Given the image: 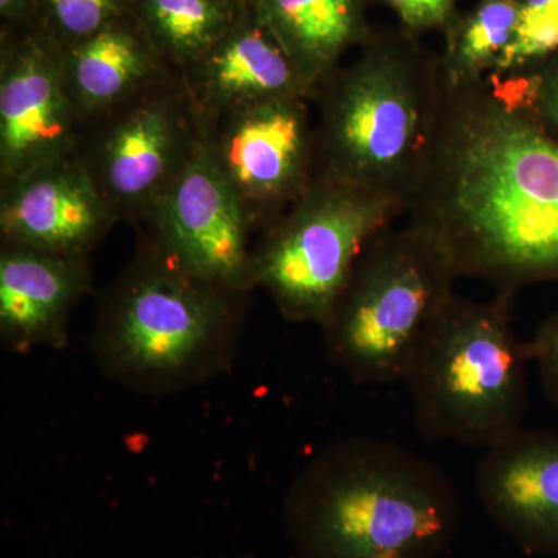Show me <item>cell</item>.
I'll use <instances>...</instances> for the list:
<instances>
[{"mask_svg": "<svg viewBox=\"0 0 558 558\" xmlns=\"http://www.w3.org/2000/svg\"><path fill=\"white\" fill-rule=\"evenodd\" d=\"M405 213L459 278L512 296L558 284V142L529 110L521 73L444 75L435 134Z\"/></svg>", "mask_w": 558, "mask_h": 558, "instance_id": "6da1fadb", "label": "cell"}, {"mask_svg": "<svg viewBox=\"0 0 558 558\" xmlns=\"http://www.w3.org/2000/svg\"><path fill=\"white\" fill-rule=\"evenodd\" d=\"M281 519L296 558H440L457 537L461 499L429 459L352 436L296 473Z\"/></svg>", "mask_w": 558, "mask_h": 558, "instance_id": "7a4b0ae2", "label": "cell"}, {"mask_svg": "<svg viewBox=\"0 0 558 558\" xmlns=\"http://www.w3.org/2000/svg\"><path fill=\"white\" fill-rule=\"evenodd\" d=\"M248 296L197 277L138 233L98 301L92 357L108 379L149 398L199 387L233 365Z\"/></svg>", "mask_w": 558, "mask_h": 558, "instance_id": "3957f363", "label": "cell"}, {"mask_svg": "<svg viewBox=\"0 0 558 558\" xmlns=\"http://www.w3.org/2000/svg\"><path fill=\"white\" fill-rule=\"evenodd\" d=\"M512 295H454L421 340L402 384L422 438L488 449L523 424L529 344L512 328Z\"/></svg>", "mask_w": 558, "mask_h": 558, "instance_id": "277c9868", "label": "cell"}, {"mask_svg": "<svg viewBox=\"0 0 558 558\" xmlns=\"http://www.w3.org/2000/svg\"><path fill=\"white\" fill-rule=\"evenodd\" d=\"M444 73L398 54H366L312 92L315 178L344 180L405 204L435 134Z\"/></svg>", "mask_w": 558, "mask_h": 558, "instance_id": "5b68a950", "label": "cell"}, {"mask_svg": "<svg viewBox=\"0 0 558 558\" xmlns=\"http://www.w3.org/2000/svg\"><path fill=\"white\" fill-rule=\"evenodd\" d=\"M458 278L449 255L424 230L410 222L381 230L319 326L330 363L355 384L402 381L425 332L457 295Z\"/></svg>", "mask_w": 558, "mask_h": 558, "instance_id": "8992f818", "label": "cell"}, {"mask_svg": "<svg viewBox=\"0 0 558 558\" xmlns=\"http://www.w3.org/2000/svg\"><path fill=\"white\" fill-rule=\"evenodd\" d=\"M403 213L398 197L317 175L255 242L256 288L288 322L322 326L363 250Z\"/></svg>", "mask_w": 558, "mask_h": 558, "instance_id": "52a82bcc", "label": "cell"}, {"mask_svg": "<svg viewBox=\"0 0 558 558\" xmlns=\"http://www.w3.org/2000/svg\"><path fill=\"white\" fill-rule=\"evenodd\" d=\"M204 142L182 72L167 69L84 120L76 157L119 222L137 227Z\"/></svg>", "mask_w": 558, "mask_h": 558, "instance_id": "ba28073f", "label": "cell"}, {"mask_svg": "<svg viewBox=\"0 0 558 558\" xmlns=\"http://www.w3.org/2000/svg\"><path fill=\"white\" fill-rule=\"evenodd\" d=\"M310 95L275 98L202 121L204 143L260 234L315 179Z\"/></svg>", "mask_w": 558, "mask_h": 558, "instance_id": "9c48e42d", "label": "cell"}, {"mask_svg": "<svg viewBox=\"0 0 558 558\" xmlns=\"http://www.w3.org/2000/svg\"><path fill=\"white\" fill-rule=\"evenodd\" d=\"M137 230L197 277L242 293L258 289L255 227L204 142Z\"/></svg>", "mask_w": 558, "mask_h": 558, "instance_id": "30bf717a", "label": "cell"}, {"mask_svg": "<svg viewBox=\"0 0 558 558\" xmlns=\"http://www.w3.org/2000/svg\"><path fill=\"white\" fill-rule=\"evenodd\" d=\"M84 120L65 86L62 53L28 39L0 65V185L50 161L76 157Z\"/></svg>", "mask_w": 558, "mask_h": 558, "instance_id": "8fae6325", "label": "cell"}, {"mask_svg": "<svg viewBox=\"0 0 558 558\" xmlns=\"http://www.w3.org/2000/svg\"><path fill=\"white\" fill-rule=\"evenodd\" d=\"M119 223L78 157L39 165L0 185V240L90 256Z\"/></svg>", "mask_w": 558, "mask_h": 558, "instance_id": "7c38bea8", "label": "cell"}, {"mask_svg": "<svg viewBox=\"0 0 558 558\" xmlns=\"http://www.w3.org/2000/svg\"><path fill=\"white\" fill-rule=\"evenodd\" d=\"M475 487L487 515L515 545L558 557V433L521 427L488 447Z\"/></svg>", "mask_w": 558, "mask_h": 558, "instance_id": "4fadbf2b", "label": "cell"}, {"mask_svg": "<svg viewBox=\"0 0 558 558\" xmlns=\"http://www.w3.org/2000/svg\"><path fill=\"white\" fill-rule=\"evenodd\" d=\"M94 286L90 256L0 245V341L5 351L62 349L69 319Z\"/></svg>", "mask_w": 558, "mask_h": 558, "instance_id": "5bb4252c", "label": "cell"}, {"mask_svg": "<svg viewBox=\"0 0 558 558\" xmlns=\"http://www.w3.org/2000/svg\"><path fill=\"white\" fill-rule=\"evenodd\" d=\"M182 73L202 121L275 98L312 97L299 69L259 16L258 25L229 28Z\"/></svg>", "mask_w": 558, "mask_h": 558, "instance_id": "9a60e30c", "label": "cell"}, {"mask_svg": "<svg viewBox=\"0 0 558 558\" xmlns=\"http://www.w3.org/2000/svg\"><path fill=\"white\" fill-rule=\"evenodd\" d=\"M61 53L65 86L83 120L112 108L171 68L153 43L116 20Z\"/></svg>", "mask_w": 558, "mask_h": 558, "instance_id": "2e32d148", "label": "cell"}, {"mask_svg": "<svg viewBox=\"0 0 558 558\" xmlns=\"http://www.w3.org/2000/svg\"><path fill=\"white\" fill-rule=\"evenodd\" d=\"M258 16L314 92L357 35L359 0H259Z\"/></svg>", "mask_w": 558, "mask_h": 558, "instance_id": "e0dca14e", "label": "cell"}, {"mask_svg": "<svg viewBox=\"0 0 558 558\" xmlns=\"http://www.w3.org/2000/svg\"><path fill=\"white\" fill-rule=\"evenodd\" d=\"M143 10L154 46L179 72L201 60L231 24L222 0H145Z\"/></svg>", "mask_w": 558, "mask_h": 558, "instance_id": "ac0fdd59", "label": "cell"}, {"mask_svg": "<svg viewBox=\"0 0 558 558\" xmlns=\"http://www.w3.org/2000/svg\"><path fill=\"white\" fill-rule=\"evenodd\" d=\"M521 0H488L465 25L458 46L442 72L447 80L481 78V70L494 69L519 27Z\"/></svg>", "mask_w": 558, "mask_h": 558, "instance_id": "d6986e66", "label": "cell"}, {"mask_svg": "<svg viewBox=\"0 0 558 558\" xmlns=\"http://www.w3.org/2000/svg\"><path fill=\"white\" fill-rule=\"evenodd\" d=\"M558 50V0H521L519 27L492 73L510 75L542 64Z\"/></svg>", "mask_w": 558, "mask_h": 558, "instance_id": "ffe728a7", "label": "cell"}, {"mask_svg": "<svg viewBox=\"0 0 558 558\" xmlns=\"http://www.w3.org/2000/svg\"><path fill=\"white\" fill-rule=\"evenodd\" d=\"M123 0H47L51 21L73 44L89 38L116 20Z\"/></svg>", "mask_w": 558, "mask_h": 558, "instance_id": "44dd1931", "label": "cell"}, {"mask_svg": "<svg viewBox=\"0 0 558 558\" xmlns=\"http://www.w3.org/2000/svg\"><path fill=\"white\" fill-rule=\"evenodd\" d=\"M521 73L526 80L529 110L550 137L558 142V50L543 61L537 70Z\"/></svg>", "mask_w": 558, "mask_h": 558, "instance_id": "7402d4cb", "label": "cell"}, {"mask_svg": "<svg viewBox=\"0 0 558 558\" xmlns=\"http://www.w3.org/2000/svg\"><path fill=\"white\" fill-rule=\"evenodd\" d=\"M527 344L543 391L558 409V310L542 323L534 340Z\"/></svg>", "mask_w": 558, "mask_h": 558, "instance_id": "603a6c76", "label": "cell"}, {"mask_svg": "<svg viewBox=\"0 0 558 558\" xmlns=\"http://www.w3.org/2000/svg\"><path fill=\"white\" fill-rule=\"evenodd\" d=\"M409 27L429 28L444 24L453 0H387Z\"/></svg>", "mask_w": 558, "mask_h": 558, "instance_id": "cb8c5ba5", "label": "cell"}, {"mask_svg": "<svg viewBox=\"0 0 558 558\" xmlns=\"http://www.w3.org/2000/svg\"><path fill=\"white\" fill-rule=\"evenodd\" d=\"M28 2L31 0H0V13L7 20H13V17H21L22 14L27 10Z\"/></svg>", "mask_w": 558, "mask_h": 558, "instance_id": "d4e9b609", "label": "cell"}, {"mask_svg": "<svg viewBox=\"0 0 558 558\" xmlns=\"http://www.w3.org/2000/svg\"><path fill=\"white\" fill-rule=\"evenodd\" d=\"M183 558H255L252 556H194V557H183Z\"/></svg>", "mask_w": 558, "mask_h": 558, "instance_id": "484cf974", "label": "cell"}]
</instances>
